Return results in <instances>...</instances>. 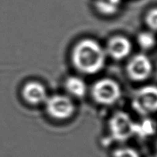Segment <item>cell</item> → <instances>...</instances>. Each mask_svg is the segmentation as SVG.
Wrapping results in <instances>:
<instances>
[{"label": "cell", "mask_w": 157, "mask_h": 157, "mask_svg": "<svg viewBox=\"0 0 157 157\" xmlns=\"http://www.w3.org/2000/svg\"><path fill=\"white\" fill-rule=\"evenodd\" d=\"M104 48L92 38H83L75 44L71 51V62L77 71L94 75L104 69L107 60Z\"/></svg>", "instance_id": "obj_1"}, {"label": "cell", "mask_w": 157, "mask_h": 157, "mask_svg": "<svg viewBox=\"0 0 157 157\" xmlns=\"http://www.w3.org/2000/svg\"><path fill=\"white\" fill-rule=\"evenodd\" d=\"M121 86L116 80L104 78L94 83L90 88V94L97 104L112 106L117 104L122 97Z\"/></svg>", "instance_id": "obj_2"}, {"label": "cell", "mask_w": 157, "mask_h": 157, "mask_svg": "<svg viewBox=\"0 0 157 157\" xmlns=\"http://www.w3.org/2000/svg\"><path fill=\"white\" fill-rule=\"evenodd\" d=\"M108 129L112 140L125 142L135 135L136 122L126 112L117 111L109 120Z\"/></svg>", "instance_id": "obj_3"}, {"label": "cell", "mask_w": 157, "mask_h": 157, "mask_svg": "<svg viewBox=\"0 0 157 157\" xmlns=\"http://www.w3.org/2000/svg\"><path fill=\"white\" fill-rule=\"evenodd\" d=\"M44 106L48 116L58 121L69 119L76 110L75 104L72 98L66 94L48 96L44 102Z\"/></svg>", "instance_id": "obj_4"}, {"label": "cell", "mask_w": 157, "mask_h": 157, "mask_svg": "<svg viewBox=\"0 0 157 157\" xmlns=\"http://www.w3.org/2000/svg\"><path fill=\"white\" fill-rule=\"evenodd\" d=\"M133 110L141 115L157 111V86L147 85L135 91L132 99Z\"/></svg>", "instance_id": "obj_5"}, {"label": "cell", "mask_w": 157, "mask_h": 157, "mask_svg": "<svg viewBox=\"0 0 157 157\" xmlns=\"http://www.w3.org/2000/svg\"><path fill=\"white\" fill-rule=\"evenodd\" d=\"M153 64L150 58L144 54L135 55L129 60L126 67L128 78L131 81L141 82L151 75Z\"/></svg>", "instance_id": "obj_6"}, {"label": "cell", "mask_w": 157, "mask_h": 157, "mask_svg": "<svg viewBox=\"0 0 157 157\" xmlns=\"http://www.w3.org/2000/svg\"><path fill=\"white\" fill-rule=\"evenodd\" d=\"M105 49L107 56L115 61H122L130 55L132 43L124 35H114L107 41Z\"/></svg>", "instance_id": "obj_7"}, {"label": "cell", "mask_w": 157, "mask_h": 157, "mask_svg": "<svg viewBox=\"0 0 157 157\" xmlns=\"http://www.w3.org/2000/svg\"><path fill=\"white\" fill-rule=\"evenodd\" d=\"M21 96L28 104L39 105L44 104L48 95L44 84L39 81H30L26 82L21 88Z\"/></svg>", "instance_id": "obj_8"}, {"label": "cell", "mask_w": 157, "mask_h": 157, "mask_svg": "<svg viewBox=\"0 0 157 157\" xmlns=\"http://www.w3.org/2000/svg\"><path fill=\"white\" fill-rule=\"evenodd\" d=\"M64 89L71 98H83L87 93V85L85 81L78 76H70L64 81Z\"/></svg>", "instance_id": "obj_9"}, {"label": "cell", "mask_w": 157, "mask_h": 157, "mask_svg": "<svg viewBox=\"0 0 157 157\" xmlns=\"http://www.w3.org/2000/svg\"><path fill=\"white\" fill-rule=\"evenodd\" d=\"M121 0H97L95 7L101 14L113 15L117 12Z\"/></svg>", "instance_id": "obj_10"}, {"label": "cell", "mask_w": 157, "mask_h": 157, "mask_svg": "<svg viewBox=\"0 0 157 157\" xmlns=\"http://www.w3.org/2000/svg\"><path fill=\"white\" fill-rule=\"evenodd\" d=\"M156 132V127L153 121L150 119H144L140 124L136 123L135 135L140 137H147L153 135Z\"/></svg>", "instance_id": "obj_11"}, {"label": "cell", "mask_w": 157, "mask_h": 157, "mask_svg": "<svg viewBox=\"0 0 157 157\" xmlns=\"http://www.w3.org/2000/svg\"><path fill=\"white\" fill-rule=\"evenodd\" d=\"M137 43L142 49L150 50L156 44V38L151 32H143L137 35Z\"/></svg>", "instance_id": "obj_12"}, {"label": "cell", "mask_w": 157, "mask_h": 157, "mask_svg": "<svg viewBox=\"0 0 157 157\" xmlns=\"http://www.w3.org/2000/svg\"><path fill=\"white\" fill-rule=\"evenodd\" d=\"M112 157H140L136 150L130 147H120L112 153Z\"/></svg>", "instance_id": "obj_13"}, {"label": "cell", "mask_w": 157, "mask_h": 157, "mask_svg": "<svg viewBox=\"0 0 157 157\" xmlns=\"http://www.w3.org/2000/svg\"><path fill=\"white\" fill-rule=\"evenodd\" d=\"M145 21L147 25L151 30L157 32V8L151 9L147 12Z\"/></svg>", "instance_id": "obj_14"}, {"label": "cell", "mask_w": 157, "mask_h": 157, "mask_svg": "<svg viewBox=\"0 0 157 157\" xmlns=\"http://www.w3.org/2000/svg\"><path fill=\"white\" fill-rule=\"evenodd\" d=\"M150 157H157V154L153 155V156H150Z\"/></svg>", "instance_id": "obj_15"}]
</instances>
